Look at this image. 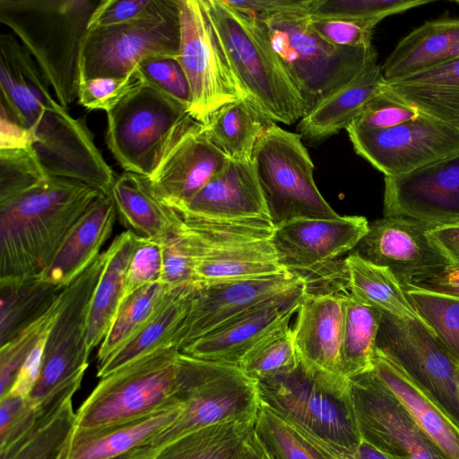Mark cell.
Segmentation results:
<instances>
[{
    "label": "cell",
    "instance_id": "cell-1",
    "mask_svg": "<svg viewBox=\"0 0 459 459\" xmlns=\"http://www.w3.org/2000/svg\"><path fill=\"white\" fill-rule=\"evenodd\" d=\"M1 104L30 129L50 177L80 181L109 195L116 177L82 118L74 117L50 92L36 62L13 33L0 35Z\"/></svg>",
    "mask_w": 459,
    "mask_h": 459
},
{
    "label": "cell",
    "instance_id": "cell-2",
    "mask_svg": "<svg viewBox=\"0 0 459 459\" xmlns=\"http://www.w3.org/2000/svg\"><path fill=\"white\" fill-rule=\"evenodd\" d=\"M100 194L80 181L50 177L0 203V279L41 276L70 229Z\"/></svg>",
    "mask_w": 459,
    "mask_h": 459
},
{
    "label": "cell",
    "instance_id": "cell-3",
    "mask_svg": "<svg viewBox=\"0 0 459 459\" xmlns=\"http://www.w3.org/2000/svg\"><path fill=\"white\" fill-rule=\"evenodd\" d=\"M101 0H0V22L36 62L56 100H77L79 58L92 13Z\"/></svg>",
    "mask_w": 459,
    "mask_h": 459
},
{
    "label": "cell",
    "instance_id": "cell-4",
    "mask_svg": "<svg viewBox=\"0 0 459 459\" xmlns=\"http://www.w3.org/2000/svg\"><path fill=\"white\" fill-rule=\"evenodd\" d=\"M224 58L247 98L273 123L291 125L306 105L258 20L224 0H201Z\"/></svg>",
    "mask_w": 459,
    "mask_h": 459
},
{
    "label": "cell",
    "instance_id": "cell-5",
    "mask_svg": "<svg viewBox=\"0 0 459 459\" xmlns=\"http://www.w3.org/2000/svg\"><path fill=\"white\" fill-rule=\"evenodd\" d=\"M257 384L260 403L300 432L344 450L362 442L348 379L299 363Z\"/></svg>",
    "mask_w": 459,
    "mask_h": 459
},
{
    "label": "cell",
    "instance_id": "cell-6",
    "mask_svg": "<svg viewBox=\"0 0 459 459\" xmlns=\"http://www.w3.org/2000/svg\"><path fill=\"white\" fill-rule=\"evenodd\" d=\"M174 397L182 403L175 421L149 444L161 447L205 428L254 421L260 406L258 384L239 367L179 351Z\"/></svg>",
    "mask_w": 459,
    "mask_h": 459
},
{
    "label": "cell",
    "instance_id": "cell-7",
    "mask_svg": "<svg viewBox=\"0 0 459 459\" xmlns=\"http://www.w3.org/2000/svg\"><path fill=\"white\" fill-rule=\"evenodd\" d=\"M258 21L303 99L307 112L377 63L373 45L344 48L327 43L313 30L307 13H283Z\"/></svg>",
    "mask_w": 459,
    "mask_h": 459
},
{
    "label": "cell",
    "instance_id": "cell-8",
    "mask_svg": "<svg viewBox=\"0 0 459 459\" xmlns=\"http://www.w3.org/2000/svg\"><path fill=\"white\" fill-rule=\"evenodd\" d=\"M106 114L111 154L125 172L147 178L194 120L185 108L141 80Z\"/></svg>",
    "mask_w": 459,
    "mask_h": 459
},
{
    "label": "cell",
    "instance_id": "cell-9",
    "mask_svg": "<svg viewBox=\"0 0 459 459\" xmlns=\"http://www.w3.org/2000/svg\"><path fill=\"white\" fill-rule=\"evenodd\" d=\"M181 219V218H180ZM198 286L286 273L271 221H183Z\"/></svg>",
    "mask_w": 459,
    "mask_h": 459
},
{
    "label": "cell",
    "instance_id": "cell-10",
    "mask_svg": "<svg viewBox=\"0 0 459 459\" xmlns=\"http://www.w3.org/2000/svg\"><path fill=\"white\" fill-rule=\"evenodd\" d=\"M105 259L103 252L62 293L59 312L46 340L39 376L27 397L34 406L62 403L81 385L91 353L89 310Z\"/></svg>",
    "mask_w": 459,
    "mask_h": 459
},
{
    "label": "cell",
    "instance_id": "cell-11",
    "mask_svg": "<svg viewBox=\"0 0 459 459\" xmlns=\"http://www.w3.org/2000/svg\"><path fill=\"white\" fill-rule=\"evenodd\" d=\"M252 162L275 228L339 216L315 183L314 163L299 134L273 123L257 141Z\"/></svg>",
    "mask_w": 459,
    "mask_h": 459
},
{
    "label": "cell",
    "instance_id": "cell-12",
    "mask_svg": "<svg viewBox=\"0 0 459 459\" xmlns=\"http://www.w3.org/2000/svg\"><path fill=\"white\" fill-rule=\"evenodd\" d=\"M179 351L166 347L119 368L75 411V428L91 429L153 411L174 399Z\"/></svg>",
    "mask_w": 459,
    "mask_h": 459
},
{
    "label": "cell",
    "instance_id": "cell-13",
    "mask_svg": "<svg viewBox=\"0 0 459 459\" xmlns=\"http://www.w3.org/2000/svg\"><path fill=\"white\" fill-rule=\"evenodd\" d=\"M363 216L302 219L275 228L273 244L283 268L300 278L307 291L347 288L344 254L353 251L368 230Z\"/></svg>",
    "mask_w": 459,
    "mask_h": 459
},
{
    "label": "cell",
    "instance_id": "cell-14",
    "mask_svg": "<svg viewBox=\"0 0 459 459\" xmlns=\"http://www.w3.org/2000/svg\"><path fill=\"white\" fill-rule=\"evenodd\" d=\"M178 60L189 82V115L205 124L225 104L247 98L219 47L201 0H178Z\"/></svg>",
    "mask_w": 459,
    "mask_h": 459
},
{
    "label": "cell",
    "instance_id": "cell-15",
    "mask_svg": "<svg viewBox=\"0 0 459 459\" xmlns=\"http://www.w3.org/2000/svg\"><path fill=\"white\" fill-rule=\"evenodd\" d=\"M179 42L178 7L155 20L88 30L80 52L79 82L134 74L150 57L178 58Z\"/></svg>",
    "mask_w": 459,
    "mask_h": 459
},
{
    "label": "cell",
    "instance_id": "cell-16",
    "mask_svg": "<svg viewBox=\"0 0 459 459\" xmlns=\"http://www.w3.org/2000/svg\"><path fill=\"white\" fill-rule=\"evenodd\" d=\"M348 382L363 442L387 459H450L372 370Z\"/></svg>",
    "mask_w": 459,
    "mask_h": 459
},
{
    "label": "cell",
    "instance_id": "cell-17",
    "mask_svg": "<svg viewBox=\"0 0 459 459\" xmlns=\"http://www.w3.org/2000/svg\"><path fill=\"white\" fill-rule=\"evenodd\" d=\"M353 149L385 177L411 173L459 151V130L420 113L385 129H346Z\"/></svg>",
    "mask_w": 459,
    "mask_h": 459
},
{
    "label": "cell",
    "instance_id": "cell-18",
    "mask_svg": "<svg viewBox=\"0 0 459 459\" xmlns=\"http://www.w3.org/2000/svg\"><path fill=\"white\" fill-rule=\"evenodd\" d=\"M376 349L401 366L459 420V364L425 323L383 313Z\"/></svg>",
    "mask_w": 459,
    "mask_h": 459
},
{
    "label": "cell",
    "instance_id": "cell-19",
    "mask_svg": "<svg viewBox=\"0 0 459 459\" xmlns=\"http://www.w3.org/2000/svg\"><path fill=\"white\" fill-rule=\"evenodd\" d=\"M432 228L409 218L384 216L368 223V232L352 252L389 269L405 286L452 266L431 237Z\"/></svg>",
    "mask_w": 459,
    "mask_h": 459
},
{
    "label": "cell",
    "instance_id": "cell-20",
    "mask_svg": "<svg viewBox=\"0 0 459 459\" xmlns=\"http://www.w3.org/2000/svg\"><path fill=\"white\" fill-rule=\"evenodd\" d=\"M305 282L290 272L281 274L197 286L171 346H186L260 303Z\"/></svg>",
    "mask_w": 459,
    "mask_h": 459
},
{
    "label": "cell",
    "instance_id": "cell-21",
    "mask_svg": "<svg viewBox=\"0 0 459 459\" xmlns=\"http://www.w3.org/2000/svg\"><path fill=\"white\" fill-rule=\"evenodd\" d=\"M384 216L433 228L459 224V151L411 173L385 177Z\"/></svg>",
    "mask_w": 459,
    "mask_h": 459
},
{
    "label": "cell",
    "instance_id": "cell-22",
    "mask_svg": "<svg viewBox=\"0 0 459 459\" xmlns=\"http://www.w3.org/2000/svg\"><path fill=\"white\" fill-rule=\"evenodd\" d=\"M306 291L304 283L287 293L267 299L180 351L195 358L239 367L258 342L290 325Z\"/></svg>",
    "mask_w": 459,
    "mask_h": 459
},
{
    "label": "cell",
    "instance_id": "cell-23",
    "mask_svg": "<svg viewBox=\"0 0 459 459\" xmlns=\"http://www.w3.org/2000/svg\"><path fill=\"white\" fill-rule=\"evenodd\" d=\"M229 161L204 125L189 124L148 178L152 191L174 209L195 195Z\"/></svg>",
    "mask_w": 459,
    "mask_h": 459
},
{
    "label": "cell",
    "instance_id": "cell-24",
    "mask_svg": "<svg viewBox=\"0 0 459 459\" xmlns=\"http://www.w3.org/2000/svg\"><path fill=\"white\" fill-rule=\"evenodd\" d=\"M173 210L183 221L272 222L252 161L229 160L195 195Z\"/></svg>",
    "mask_w": 459,
    "mask_h": 459
},
{
    "label": "cell",
    "instance_id": "cell-25",
    "mask_svg": "<svg viewBox=\"0 0 459 459\" xmlns=\"http://www.w3.org/2000/svg\"><path fill=\"white\" fill-rule=\"evenodd\" d=\"M344 290L306 291L291 327L299 363L308 369L340 377H343L340 346L341 292Z\"/></svg>",
    "mask_w": 459,
    "mask_h": 459
},
{
    "label": "cell",
    "instance_id": "cell-26",
    "mask_svg": "<svg viewBox=\"0 0 459 459\" xmlns=\"http://www.w3.org/2000/svg\"><path fill=\"white\" fill-rule=\"evenodd\" d=\"M174 397L162 407L140 417L91 429L74 428L58 459H113L149 445L181 411Z\"/></svg>",
    "mask_w": 459,
    "mask_h": 459
},
{
    "label": "cell",
    "instance_id": "cell-27",
    "mask_svg": "<svg viewBox=\"0 0 459 459\" xmlns=\"http://www.w3.org/2000/svg\"><path fill=\"white\" fill-rule=\"evenodd\" d=\"M372 372L450 458L459 459V420L395 361L376 349Z\"/></svg>",
    "mask_w": 459,
    "mask_h": 459
},
{
    "label": "cell",
    "instance_id": "cell-28",
    "mask_svg": "<svg viewBox=\"0 0 459 459\" xmlns=\"http://www.w3.org/2000/svg\"><path fill=\"white\" fill-rule=\"evenodd\" d=\"M117 213L110 195L100 194L70 229L41 277L68 286L99 257Z\"/></svg>",
    "mask_w": 459,
    "mask_h": 459
},
{
    "label": "cell",
    "instance_id": "cell-29",
    "mask_svg": "<svg viewBox=\"0 0 459 459\" xmlns=\"http://www.w3.org/2000/svg\"><path fill=\"white\" fill-rule=\"evenodd\" d=\"M459 58V19L429 21L399 41L382 66L391 83Z\"/></svg>",
    "mask_w": 459,
    "mask_h": 459
},
{
    "label": "cell",
    "instance_id": "cell-30",
    "mask_svg": "<svg viewBox=\"0 0 459 459\" xmlns=\"http://www.w3.org/2000/svg\"><path fill=\"white\" fill-rule=\"evenodd\" d=\"M385 82L381 65L376 63L368 66L300 118L297 126L300 136L316 143L347 129Z\"/></svg>",
    "mask_w": 459,
    "mask_h": 459
},
{
    "label": "cell",
    "instance_id": "cell-31",
    "mask_svg": "<svg viewBox=\"0 0 459 459\" xmlns=\"http://www.w3.org/2000/svg\"><path fill=\"white\" fill-rule=\"evenodd\" d=\"M109 195L120 221L135 234L163 240L178 230L179 215L155 196L147 178L124 172Z\"/></svg>",
    "mask_w": 459,
    "mask_h": 459
},
{
    "label": "cell",
    "instance_id": "cell-32",
    "mask_svg": "<svg viewBox=\"0 0 459 459\" xmlns=\"http://www.w3.org/2000/svg\"><path fill=\"white\" fill-rule=\"evenodd\" d=\"M136 238L137 234L127 230L117 235L105 251V264L89 310L87 342L90 351L104 340L123 300Z\"/></svg>",
    "mask_w": 459,
    "mask_h": 459
},
{
    "label": "cell",
    "instance_id": "cell-33",
    "mask_svg": "<svg viewBox=\"0 0 459 459\" xmlns=\"http://www.w3.org/2000/svg\"><path fill=\"white\" fill-rule=\"evenodd\" d=\"M385 87L420 113L459 130V58L398 82H385Z\"/></svg>",
    "mask_w": 459,
    "mask_h": 459
},
{
    "label": "cell",
    "instance_id": "cell-34",
    "mask_svg": "<svg viewBox=\"0 0 459 459\" xmlns=\"http://www.w3.org/2000/svg\"><path fill=\"white\" fill-rule=\"evenodd\" d=\"M196 287L170 290L151 320L125 345L98 364L97 377L102 378L144 355L172 347L171 341L188 311Z\"/></svg>",
    "mask_w": 459,
    "mask_h": 459
},
{
    "label": "cell",
    "instance_id": "cell-35",
    "mask_svg": "<svg viewBox=\"0 0 459 459\" xmlns=\"http://www.w3.org/2000/svg\"><path fill=\"white\" fill-rule=\"evenodd\" d=\"M65 288L41 276L0 279V346L41 317Z\"/></svg>",
    "mask_w": 459,
    "mask_h": 459
},
{
    "label": "cell",
    "instance_id": "cell-36",
    "mask_svg": "<svg viewBox=\"0 0 459 459\" xmlns=\"http://www.w3.org/2000/svg\"><path fill=\"white\" fill-rule=\"evenodd\" d=\"M273 123L245 98L221 107L203 125L229 160L251 162L257 141Z\"/></svg>",
    "mask_w": 459,
    "mask_h": 459
},
{
    "label": "cell",
    "instance_id": "cell-37",
    "mask_svg": "<svg viewBox=\"0 0 459 459\" xmlns=\"http://www.w3.org/2000/svg\"><path fill=\"white\" fill-rule=\"evenodd\" d=\"M341 370L343 377L349 379L373 369L383 313L359 301L348 290L341 292Z\"/></svg>",
    "mask_w": 459,
    "mask_h": 459
},
{
    "label": "cell",
    "instance_id": "cell-38",
    "mask_svg": "<svg viewBox=\"0 0 459 459\" xmlns=\"http://www.w3.org/2000/svg\"><path fill=\"white\" fill-rule=\"evenodd\" d=\"M344 265L348 290L357 299L382 313L424 323L389 269L377 265L354 252L344 258Z\"/></svg>",
    "mask_w": 459,
    "mask_h": 459
},
{
    "label": "cell",
    "instance_id": "cell-39",
    "mask_svg": "<svg viewBox=\"0 0 459 459\" xmlns=\"http://www.w3.org/2000/svg\"><path fill=\"white\" fill-rule=\"evenodd\" d=\"M254 424L255 420L205 428L161 447L154 459H238Z\"/></svg>",
    "mask_w": 459,
    "mask_h": 459
},
{
    "label": "cell",
    "instance_id": "cell-40",
    "mask_svg": "<svg viewBox=\"0 0 459 459\" xmlns=\"http://www.w3.org/2000/svg\"><path fill=\"white\" fill-rule=\"evenodd\" d=\"M170 290L161 282L144 286L123 299L98 351V364L133 338L154 316Z\"/></svg>",
    "mask_w": 459,
    "mask_h": 459
},
{
    "label": "cell",
    "instance_id": "cell-41",
    "mask_svg": "<svg viewBox=\"0 0 459 459\" xmlns=\"http://www.w3.org/2000/svg\"><path fill=\"white\" fill-rule=\"evenodd\" d=\"M74 425L70 397L29 435L1 452L0 459H58Z\"/></svg>",
    "mask_w": 459,
    "mask_h": 459
},
{
    "label": "cell",
    "instance_id": "cell-42",
    "mask_svg": "<svg viewBox=\"0 0 459 459\" xmlns=\"http://www.w3.org/2000/svg\"><path fill=\"white\" fill-rule=\"evenodd\" d=\"M409 301L424 323L459 364V296L403 286Z\"/></svg>",
    "mask_w": 459,
    "mask_h": 459
},
{
    "label": "cell",
    "instance_id": "cell-43",
    "mask_svg": "<svg viewBox=\"0 0 459 459\" xmlns=\"http://www.w3.org/2000/svg\"><path fill=\"white\" fill-rule=\"evenodd\" d=\"M299 364L292 328L288 325L258 342L245 357L240 369L257 383L289 373Z\"/></svg>",
    "mask_w": 459,
    "mask_h": 459
},
{
    "label": "cell",
    "instance_id": "cell-44",
    "mask_svg": "<svg viewBox=\"0 0 459 459\" xmlns=\"http://www.w3.org/2000/svg\"><path fill=\"white\" fill-rule=\"evenodd\" d=\"M254 433L271 459H323L304 434L261 403Z\"/></svg>",
    "mask_w": 459,
    "mask_h": 459
},
{
    "label": "cell",
    "instance_id": "cell-45",
    "mask_svg": "<svg viewBox=\"0 0 459 459\" xmlns=\"http://www.w3.org/2000/svg\"><path fill=\"white\" fill-rule=\"evenodd\" d=\"M429 3V0H312L308 16L311 20H351L375 28L387 16Z\"/></svg>",
    "mask_w": 459,
    "mask_h": 459
},
{
    "label": "cell",
    "instance_id": "cell-46",
    "mask_svg": "<svg viewBox=\"0 0 459 459\" xmlns=\"http://www.w3.org/2000/svg\"><path fill=\"white\" fill-rule=\"evenodd\" d=\"M61 299L62 294L41 317L0 346V397L8 394L30 352L48 333L59 312Z\"/></svg>",
    "mask_w": 459,
    "mask_h": 459
},
{
    "label": "cell",
    "instance_id": "cell-47",
    "mask_svg": "<svg viewBox=\"0 0 459 459\" xmlns=\"http://www.w3.org/2000/svg\"><path fill=\"white\" fill-rule=\"evenodd\" d=\"M49 178L33 147L0 149V203L35 188Z\"/></svg>",
    "mask_w": 459,
    "mask_h": 459
},
{
    "label": "cell",
    "instance_id": "cell-48",
    "mask_svg": "<svg viewBox=\"0 0 459 459\" xmlns=\"http://www.w3.org/2000/svg\"><path fill=\"white\" fill-rule=\"evenodd\" d=\"M177 7V0H101L91 16L88 30L155 20Z\"/></svg>",
    "mask_w": 459,
    "mask_h": 459
},
{
    "label": "cell",
    "instance_id": "cell-49",
    "mask_svg": "<svg viewBox=\"0 0 459 459\" xmlns=\"http://www.w3.org/2000/svg\"><path fill=\"white\" fill-rule=\"evenodd\" d=\"M135 76L165 94L187 111L191 105V91L186 75L177 58L150 57L137 66Z\"/></svg>",
    "mask_w": 459,
    "mask_h": 459
},
{
    "label": "cell",
    "instance_id": "cell-50",
    "mask_svg": "<svg viewBox=\"0 0 459 459\" xmlns=\"http://www.w3.org/2000/svg\"><path fill=\"white\" fill-rule=\"evenodd\" d=\"M160 282L170 290L197 285L190 244L181 221L178 230L162 242Z\"/></svg>",
    "mask_w": 459,
    "mask_h": 459
},
{
    "label": "cell",
    "instance_id": "cell-51",
    "mask_svg": "<svg viewBox=\"0 0 459 459\" xmlns=\"http://www.w3.org/2000/svg\"><path fill=\"white\" fill-rule=\"evenodd\" d=\"M420 112L407 104L386 87L373 97L351 125L364 129H385L416 118Z\"/></svg>",
    "mask_w": 459,
    "mask_h": 459
},
{
    "label": "cell",
    "instance_id": "cell-52",
    "mask_svg": "<svg viewBox=\"0 0 459 459\" xmlns=\"http://www.w3.org/2000/svg\"><path fill=\"white\" fill-rule=\"evenodd\" d=\"M163 240L137 235L123 299L144 286L160 282Z\"/></svg>",
    "mask_w": 459,
    "mask_h": 459
},
{
    "label": "cell",
    "instance_id": "cell-53",
    "mask_svg": "<svg viewBox=\"0 0 459 459\" xmlns=\"http://www.w3.org/2000/svg\"><path fill=\"white\" fill-rule=\"evenodd\" d=\"M139 79L135 74L126 77H95L79 82L78 103L89 110H112L134 88Z\"/></svg>",
    "mask_w": 459,
    "mask_h": 459
},
{
    "label": "cell",
    "instance_id": "cell-54",
    "mask_svg": "<svg viewBox=\"0 0 459 459\" xmlns=\"http://www.w3.org/2000/svg\"><path fill=\"white\" fill-rule=\"evenodd\" d=\"M313 30L327 43L344 48L372 46L374 28L355 21L344 19L311 20Z\"/></svg>",
    "mask_w": 459,
    "mask_h": 459
},
{
    "label": "cell",
    "instance_id": "cell-55",
    "mask_svg": "<svg viewBox=\"0 0 459 459\" xmlns=\"http://www.w3.org/2000/svg\"><path fill=\"white\" fill-rule=\"evenodd\" d=\"M235 10L256 20L283 13H307L312 0H224Z\"/></svg>",
    "mask_w": 459,
    "mask_h": 459
},
{
    "label": "cell",
    "instance_id": "cell-56",
    "mask_svg": "<svg viewBox=\"0 0 459 459\" xmlns=\"http://www.w3.org/2000/svg\"><path fill=\"white\" fill-rule=\"evenodd\" d=\"M48 334L39 341L34 350L30 352L24 364L22 365L11 390L4 396H14L22 398L28 397L41 370L44 349Z\"/></svg>",
    "mask_w": 459,
    "mask_h": 459
},
{
    "label": "cell",
    "instance_id": "cell-57",
    "mask_svg": "<svg viewBox=\"0 0 459 459\" xmlns=\"http://www.w3.org/2000/svg\"><path fill=\"white\" fill-rule=\"evenodd\" d=\"M0 109V149L33 147L36 139L32 131L12 118L4 109Z\"/></svg>",
    "mask_w": 459,
    "mask_h": 459
},
{
    "label": "cell",
    "instance_id": "cell-58",
    "mask_svg": "<svg viewBox=\"0 0 459 459\" xmlns=\"http://www.w3.org/2000/svg\"><path fill=\"white\" fill-rule=\"evenodd\" d=\"M302 434L313 444L323 459H387L376 448L363 441L355 449L344 450L339 449L305 433Z\"/></svg>",
    "mask_w": 459,
    "mask_h": 459
},
{
    "label": "cell",
    "instance_id": "cell-59",
    "mask_svg": "<svg viewBox=\"0 0 459 459\" xmlns=\"http://www.w3.org/2000/svg\"><path fill=\"white\" fill-rule=\"evenodd\" d=\"M408 285L433 292L459 296V267L450 266Z\"/></svg>",
    "mask_w": 459,
    "mask_h": 459
},
{
    "label": "cell",
    "instance_id": "cell-60",
    "mask_svg": "<svg viewBox=\"0 0 459 459\" xmlns=\"http://www.w3.org/2000/svg\"><path fill=\"white\" fill-rule=\"evenodd\" d=\"M430 235L447 255L452 267H459V224L432 228Z\"/></svg>",
    "mask_w": 459,
    "mask_h": 459
},
{
    "label": "cell",
    "instance_id": "cell-61",
    "mask_svg": "<svg viewBox=\"0 0 459 459\" xmlns=\"http://www.w3.org/2000/svg\"><path fill=\"white\" fill-rule=\"evenodd\" d=\"M238 459H271V457L253 432Z\"/></svg>",
    "mask_w": 459,
    "mask_h": 459
},
{
    "label": "cell",
    "instance_id": "cell-62",
    "mask_svg": "<svg viewBox=\"0 0 459 459\" xmlns=\"http://www.w3.org/2000/svg\"><path fill=\"white\" fill-rule=\"evenodd\" d=\"M159 449L150 445L141 446L113 459H154Z\"/></svg>",
    "mask_w": 459,
    "mask_h": 459
},
{
    "label": "cell",
    "instance_id": "cell-63",
    "mask_svg": "<svg viewBox=\"0 0 459 459\" xmlns=\"http://www.w3.org/2000/svg\"><path fill=\"white\" fill-rule=\"evenodd\" d=\"M455 2L456 4H459V0H456V1H455Z\"/></svg>",
    "mask_w": 459,
    "mask_h": 459
}]
</instances>
